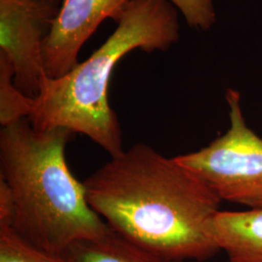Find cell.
<instances>
[{
  "label": "cell",
  "instance_id": "obj_1",
  "mask_svg": "<svg viewBox=\"0 0 262 262\" xmlns=\"http://www.w3.org/2000/svg\"><path fill=\"white\" fill-rule=\"evenodd\" d=\"M83 184L111 229L165 261L205 260L221 251L213 226L222 199L175 158L138 143Z\"/></svg>",
  "mask_w": 262,
  "mask_h": 262
},
{
  "label": "cell",
  "instance_id": "obj_2",
  "mask_svg": "<svg viewBox=\"0 0 262 262\" xmlns=\"http://www.w3.org/2000/svg\"><path fill=\"white\" fill-rule=\"evenodd\" d=\"M73 134L37 130L28 119L0 131V179L14 201L11 228L38 249L60 255L71 244L109 230L67 165L66 145Z\"/></svg>",
  "mask_w": 262,
  "mask_h": 262
},
{
  "label": "cell",
  "instance_id": "obj_3",
  "mask_svg": "<svg viewBox=\"0 0 262 262\" xmlns=\"http://www.w3.org/2000/svg\"><path fill=\"white\" fill-rule=\"evenodd\" d=\"M178 10L167 0H133L112 35L92 56L59 78L45 76L28 118L37 130L84 134L111 158L124 151L121 124L108 100L116 66L134 50L167 51L180 37Z\"/></svg>",
  "mask_w": 262,
  "mask_h": 262
},
{
  "label": "cell",
  "instance_id": "obj_4",
  "mask_svg": "<svg viewBox=\"0 0 262 262\" xmlns=\"http://www.w3.org/2000/svg\"><path fill=\"white\" fill-rule=\"evenodd\" d=\"M230 126L224 135L194 152L175 157L223 200L262 208V139L245 121L240 93H225Z\"/></svg>",
  "mask_w": 262,
  "mask_h": 262
},
{
  "label": "cell",
  "instance_id": "obj_5",
  "mask_svg": "<svg viewBox=\"0 0 262 262\" xmlns=\"http://www.w3.org/2000/svg\"><path fill=\"white\" fill-rule=\"evenodd\" d=\"M58 10L44 0H0V52L9 58L17 88L31 98L47 76L44 44Z\"/></svg>",
  "mask_w": 262,
  "mask_h": 262
},
{
  "label": "cell",
  "instance_id": "obj_6",
  "mask_svg": "<svg viewBox=\"0 0 262 262\" xmlns=\"http://www.w3.org/2000/svg\"><path fill=\"white\" fill-rule=\"evenodd\" d=\"M133 0H63L44 44L49 78L66 75L78 66L85 42L105 19L118 21Z\"/></svg>",
  "mask_w": 262,
  "mask_h": 262
},
{
  "label": "cell",
  "instance_id": "obj_7",
  "mask_svg": "<svg viewBox=\"0 0 262 262\" xmlns=\"http://www.w3.org/2000/svg\"><path fill=\"white\" fill-rule=\"evenodd\" d=\"M214 236L230 262H262V208L243 212L220 211Z\"/></svg>",
  "mask_w": 262,
  "mask_h": 262
},
{
  "label": "cell",
  "instance_id": "obj_8",
  "mask_svg": "<svg viewBox=\"0 0 262 262\" xmlns=\"http://www.w3.org/2000/svg\"><path fill=\"white\" fill-rule=\"evenodd\" d=\"M61 255L66 262H167L110 227L101 237L71 244Z\"/></svg>",
  "mask_w": 262,
  "mask_h": 262
},
{
  "label": "cell",
  "instance_id": "obj_9",
  "mask_svg": "<svg viewBox=\"0 0 262 262\" xmlns=\"http://www.w3.org/2000/svg\"><path fill=\"white\" fill-rule=\"evenodd\" d=\"M33 99L23 94L14 83V69L9 58L0 52V124L9 126L28 119Z\"/></svg>",
  "mask_w": 262,
  "mask_h": 262
},
{
  "label": "cell",
  "instance_id": "obj_10",
  "mask_svg": "<svg viewBox=\"0 0 262 262\" xmlns=\"http://www.w3.org/2000/svg\"><path fill=\"white\" fill-rule=\"evenodd\" d=\"M0 262H66L62 255L48 253L27 242L14 229L0 228Z\"/></svg>",
  "mask_w": 262,
  "mask_h": 262
},
{
  "label": "cell",
  "instance_id": "obj_11",
  "mask_svg": "<svg viewBox=\"0 0 262 262\" xmlns=\"http://www.w3.org/2000/svg\"><path fill=\"white\" fill-rule=\"evenodd\" d=\"M182 13L187 26L200 31H206L216 21L214 0H167Z\"/></svg>",
  "mask_w": 262,
  "mask_h": 262
},
{
  "label": "cell",
  "instance_id": "obj_12",
  "mask_svg": "<svg viewBox=\"0 0 262 262\" xmlns=\"http://www.w3.org/2000/svg\"><path fill=\"white\" fill-rule=\"evenodd\" d=\"M14 220V201L8 185L0 179V228L12 227Z\"/></svg>",
  "mask_w": 262,
  "mask_h": 262
},
{
  "label": "cell",
  "instance_id": "obj_13",
  "mask_svg": "<svg viewBox=\"0 0 262 262\" xmlns=\"http://www.w3.org/2000/svg\"><path fill=\"white\" fill-rule=\"evenodd\" d=\"M44 1H47V2H50V3H52V4L56 5V6L60 7V5H61V3H62L63 0H44Z\"/></svg>",
  "mask_w": 262,
  "mask_h": 262
},
{
  "label": "cell",
  "instance_id": "obj_14",
  "mask_svg": "<svg viewBox=\"0 0 262 262\" xmlns=\"http://www.w3.org/2000/svg\"><path fill=\"white\" fill-rule=\"evenodd\" d=\"M228 262H230V261H228Z\"/></svg>",
  "mask_w": 262,
  "mask_h": 262
}]
</instances>
